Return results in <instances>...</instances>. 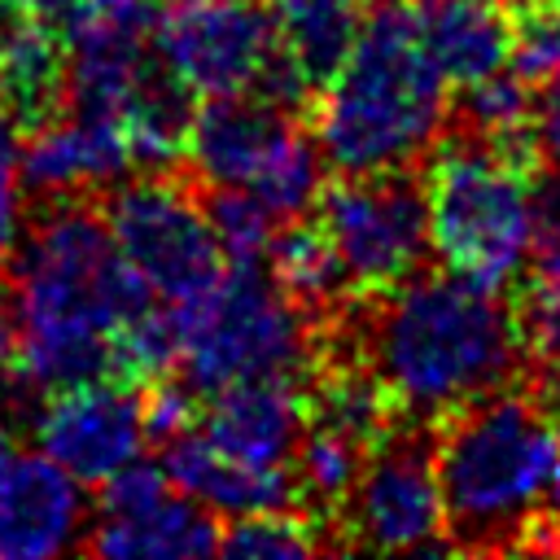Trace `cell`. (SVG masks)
<instances>
[{
  "label": "cell",
  "instance_id": "37",
  "mask_svg": "<svg viewBox=\"0 0 560 560\" xmlns=\"http://www.w3.org/2000/svg\"><path fill=\"white\" fill-rule=\"evenodd\" d=\"M547 411H551V420H556V429H560V385L547 389Z\"/></svg>",
  "mask_w": 560,
  "mask_h": 560
},
{
  "label": "cell",
  "instance_id": "9",
  "mask_svg": "<svg viewBox=\"0 0 560 560\" xmlns=\"http://www.w3.org/2000/svg\"><path fill=\"white\" fill-rule=\"evenodd\" d=\"M337 551H446V508L433 468V424L389 429L363 459L337 521Z\"/></svg>",
  "mask_w": 560,
  "mask_h": 560
},
{
  "label": "cell",
  "instance_id": "8",
  "mask_svg": "<svg viewBox=\"0 0 560 560\" xmlns=\"http://www.w3.org/2000/svg\"><path fill=\"white\" fill-rule=\"evenodd\" d=\"M101 214L122 258L171 306H197L228 271L201 197H192L171 171L114 184Z\"/></svg>",
  "mask_w": 560,
  "mask_h": 560
},
{
  "label": "cell",
  "instance_id": "2",
  "mask_svg": "<svg viewBox=\"0 0 560 560\" xmlns=\"http://www.w3.org/2000/svg\"><path fill=\"white\" fill-rule=\"evenodd\" d=\"M18 319V376L39 394L118 376L114 332L158 302L122 258L105 214L79 197H48L4 258Z\"/></svg>",
  "mask_w": 560,
  "mask_h": 560
},
{
  "label": "cell",
  "instance_id": "35",
  "mask_svg": "<svg viewBox=\"0 0 560 560\" xmlns=\"http://www.w3.org/2000/svg\"><path fill=\"white\" fill-rule=\"evenodd\" d=\"M534 551H556L560 556V516L556 521H542V529L534 538Z\"/></svg>",
  "mask_w": 560,
  "mask_h": 560
},
{
  "label": "cell",
  "instance_id": "30",
  "mask_svg": "<svg viewBox=\"0 0 560 560\" xmlns=\"http://www.w3.org/2000/svg\"><path fill=\"white\" fill-rule=\"evenodd\" d=\"M18 122L0 101V267L22 236V171H18Z\"/></svg>",
  "mask_w": 560,
  "mask_h": 560
},
{
  "label": "cell",
  "instance_id": "7",
  "mask_svg": "<svg viewBox=\"0 0 560 560\" xmlns=\"http://www.w3.org/2000/svg\"><path fill=\"white\" fill-rule=\"evenodd\" d=\"M315 223L341 258L354 298H381L424 271L433 249L429 192L416 171L337 175L315 201Z\"/></svg>",
  "mask_w": 560,
  "mask_h": 560
},
{
  "label": "cell",
  "instance_id": "12",
  "mask_svg": "<svg viewBox=\"0 0 560 560\" xmlns=\"http://www.w3.org/2000/svg\"><path fill=\"white\" fill-rule=\"evenodd\" d=\"M131 144L118 114L66 105L57 118L31 127V140L18 153L22 188L35 197H79L114 188L131 171Z\"/></svg>",
  "mask_w": 560,
  "mask_h": 560
},
{
  "label": "cell",
  "instance_id": "6",
  "mask_svg": "<svg viewBox=\"0 0 560 560\" xmlns=\"http://www.w3.org/2000/svg\"><path fill=\"white\" fill-rule=\"evenodd\" d=\"M184 311V381L210 398L236 381H298L319 363V319L258 262H228L223 280Z\"/></svg>",
  "mask_w": 560,
  "mask_h": 560
},
{
  "label": "cell",
  "instance_id": "36",
  "mask_svg": "<svg viewBox=\"0 0 560 560\" xmlns=\"http://www.w3.org/2000/svg\"><path fill=\"white\" fill-rule=\"evenodd\" d=\"M22 18H26V13H22L13 0H0V44H4V35H9V31H13Z\"/></svg>",
  "mask_w": 560,
  "mask_h": 560
},
{
  "label": "cell",
  "instance_id": "16",
  "mask_svg": "<svg viewBox=\"0 0 560 560\" xmlns=\"http://www.w3.org/2000/svg\"><path fill=\"white\" fill-rule=\"evenodd\" d=\"M206 433L236 459L262 468H289L306 433V389L298 381H236L210 394Z\"/></svg>",
  "mask_w": 560,
  "mask_h": 560
},
{
  "label": "cell",
  "instance_id": "26",
  "mask_svg": "<svg viewBox=\"0 0 560 560\" xmlns=\"http://www.w3.org/2000/svg\"><path fill=\"white\" fill-rule=\"evenodd\" d=\"M201 210L228 262H262L280 232L276 210L241 184H201Z\"/></svg>",
  "mask_w": 560,
  "mask_h": 560
},
{
  "label": "cell",
  "instance_id": "23",
  "mask_svg": "<svg viewBox=\"0 0 560 560\" xmlns=\"http://www.w3.org/2000/svg\"><path fill=\"white\" fill-rule=\"evenodd\" d=\"M525 376L542 389L560 385V241H542L516 284L512 302Z\"/></svg>",
  "mask_w": 560,
  "mask_h": 560
},
{
  "label": "cell",
  "instance_id": "22",
  "mask_svg": "<svg viewBox=\"0 0 560 560\" xmlns=\"http://www.w3.org/2000/svg\"><path fill=\"white\" fill-rule=\"evenodd\" d=\"M271 13L280 48L298 61L315 92L341 70L363 26L359 0H271Z\"/></svg>",
  "mask_w": 560,
  "mask_h": 560
},
{
  "label": "cell",
  "instance_id": "18",
  "mask_svg": "<svg viewBox=\"0 0 560 560\" xmlns=\"http://www.w3.org/2000/svg\"><path fill=\"white\" fill-rule=\"evenodd\" d=\"M411 18L424 52L455 88H468L512 66L508 0H416Z\"/></svg>",
  "mask_w": 560,
  "mask_h": 560
},
{
  "label": "cell",
  "instance_id": "32",
  "mask_svg": "<svg viewBox=\"0 0 560 560\" xmlns=\"http://www.w3.org/2000/svg\"><path fill=\"white\" fill-rule=\"evenodd\" d=\"M26 18H39V22H48V26H66L70 22V13L79 9V0H13Z\"/></svg>",
  "mask_w": 560,
  "mask_h": 560
},
{
  "label": "cell",
  "instance_id": "24",
  "mask_svg": "<svg viewBox=\"0 0 560 560\" xmlns=\"http://www.w3.org/2000/svg\"><path fill=\"white\" fill-rule=\"evenodd\" d=\"M368 451L372 446H363L359 438L306 420V433H302V442L293 451V464H289L293 486H298V508L311 512L324 529H332L346 494L354 490V481L363 472Z\"/></svg>",
  "mask_w": 560,
  "mask_h": 560
},
{
  "label": "cell",
  "instance_id": "15",
  "mask_svg": "<svg viewBox=\"0 0 560 560\" xmlns=\"http://www.w3.org/2000/svg\"><path fill=\"white\" fill-rule=\"evenodd\" d=\"M162 468L175 490L206 503L214 516H249L271 508H298V486L289 468H262L223 451L206 429H188L166 442Z\"/></svg>",
  "mask_w": 560,
  "mask_h": 560
},
{
  "label": "cell",
  "instance_id": "34",
  "mask_svg": "<svg viewBox=\"0 0 560 560\" xmlns=\"http://www.w3.org/2000/svg\"><path fill=\"white\" fill-rule=\"evenodd\" d=\"M13 459H18V438H13V424L0 416V477L13 468Z\"/></svg>",
  "mask_w": 560,
  "mask_h": 560
},
{
  "label": "cell",
  "instance_id": "19",
  "mask_svg": "<svg viewBox=\"0 0 560 560\" xmlns=\"http://www.w3.org/2000/svg\"><path fill=\"white\" fill-rule=\"evenodd\" d=\"M0 101L18 127H39L66 109V35L22 18L0 44Z\"/></svg>",
  "mask_w": 560,
  "mask_h": 560
},
{
  "label": "cell",
  "instance_id": "1",
  "mask_svg": "<svg viewBox=\"0 0 560 560\" xmlns=\"http://www.w3.org/2000/svg\"><path fill=\"white\" fill-rule=\"evenodd\" d=\"M324 350L363 359L407 424H438L525 376L503 289L455 271H416L381 298H354L324 324Z\"/></svg>",
  "mask_w": 560,
  "mask_h": 560
},
{
  "label": "cell",
  "instance_id": "38",
  "mask_svg": "<svg viewBox=\"0 0 560 560\" xmlns=\"http://www.w3.org/2000/svg\"><path fill=\"white\" fill-rule=\"evenodd\" d=\"M551 512L560 516V459H556V477H551Z\"/></svg>",
  "mask_w": 560,
  "mask_h": 560
},
{
  "label": "cell",
  "instance_id": "5",
  "mask_svg": "<svg viewBox=\"0 0 560 560\" xmlns=\"http://www.w3.org/2000/svg\"><path fill=\"white\" fill-rule=\"evenodd\" d=\"M538 171L494 140L451 127L424 158L429 232L446 271L516 284L538 249Z\"/></svg>",
  "mask_w": 560,
  "mask_h": 560
},
{
  "label": "cell",
  "instance_id": "25",
  "mask_svg": "<svg viewBox=\"0 0 560 560\" xmlns=\"http://www.w3.org/2000/svg\"><path fill=\"white\" fill-rule=\"evenodd\" d=\"M324 547H332L328 529L311 512H293V508L232 516V525H223L219 534V556H236V560H302Z\"/></svg>",
  "mask_w": 560,
  "mask_h": 560
},
{
  "label": "cell",
  "instance_id": "39",
  "mask_svg": "<svg viewBox=\"0 0 560 560\" xmlns=\"http://www.w3.org/2000/svg\"><path fill=\"white\" fill-rule=\"evenodd\" d=\"M372 4H376V0H372Z\"/></svg>",
  "mask_w": 560,
  "mask_h": 560
},
{
  "label": "cell",
  "instance_id": "17",
  "mask_svg": "<svg viewBox=\"0 0 560 560\" xmlns=\"http://www.w3.org/2000/svg\"><path fill=\"white\" fill-rule=\"evenodd\" d=\"M219 521L206 503L175 486L131 512H96L83 547L109 560H192L219 551Z\"/></svg>",
  "mask_w": 560,
  "mask_h": 560
},
{
  "label": "cell",
  "instance_id": "33",
  "mask_svg": "<svg viewBox=\"0 0 560 560\" xmlns=\"http://www.w3.org/2000/svg\"><path fill=\"white\" fill-rule=\"evenodd\" d=\"M13 368H18V319L0 302V381H9Z\"/></svg>",
  "mask_w": 560,
  "mask_h": 560
},
{
  "label": "cell",
  "instance_id": "27",
  "mask_svg": "<svg viewBox=\"0 0 560 560\" xmlns=\"http://www.w3.org/2000/svg\"><path fill=\"white\" fill-rule=\"evenodd\" d=\"M324 166H328V162H324L315 136L306 140L302 131H293L289 144L276 153V162L258 175L254 192L276 210L280 223L302 219L306 210H315V201H319V192H324Z\"/></svg>",
  "mask_w": 560,
  "mask_h": 560
},
{
  "label": "cell",
  "instance_id": "11",
  "mask_svg": "<svg viewBox=\"0 0 560 560\" xmlns=\"http://www.w3.org/2000/svg\"><path fill=\"white\" fill-rule=\"evenodd\" d=\"M31 433L48 459L74 472L83 486H101L122 464L140 459L149 433L136 381L101 376L39 398Z\"/></svg>",
  "mask_w": 560,
  "mask_h": 560
},
{
  "label": "cell",
  "instance_id": "10",
  "mask_svg": "<svg viewBox=\"0 0 560 560\" xmlns=\"http://www.w3.org/2000/svg\"><path fill=\"white\" fill-rule=\"evenodd\" d=\"M153 52L197 96L249 92L276 52V13L267 0H171Z\"/></svg>",
  "mask_w": 560,
  "mask_h": 560
},
{
  "label": "cell",
  "instance_id": "31",
  "mask_svg": "<svg viewBox=\"0 0 560 560\" xmlns=\"http://www.w3.org/2000/svg\"><path fill=\"white\" fill-rule=\"evenodd\" d=\"M534 131H538V153L542 166L560 175V70L538 83V109H534Z\"/></svg>",
  "mask_w": 560,
  "mask_h": 560
},
{
  "label": "cell",
  "instance_id": "20",
  "mask_svg": "<svg viewBox=\"0 0 560 560\" xmlns=\"http://www.w3.org/2000/svg\"><path fill=\"white\" fill-rule=\"evenodd\" d=\"M192 118H197L192 88L179 83L158 57L149 61V70L136 79V88L118 105V122L131 144V162L144 175H162L184 162Z\"/></svg>",
  "mask_w": 560,
  "mask_h": 560
},
{
  "label": "cell",
  "instance_id": "28",
  "mask_svg": "<svg viewBox=\"0 0 560 560\" xmlns=\"http://www.w3.org/2000/svg\"><path fill=\"white\" fill-rule=\"evenodd\" d=\"M512 9V66L542 83L560 70V0H508Z\"/></svg>",
  "mask_w": 560,
  "mask_h": 560
},
{
  "label": "cell",
  "instance_id": "21",
  "mask_svg": "<svg viewBox=\"0 0 560 560\" xmlns=\"http://www.w3.org/2000/svg\"><path fill=\"white\" fill-rule=\"evenodd\" d=\"M267 271L276 276V284L298 306H306L319 319V328L341 306L354 302V289H350V280L341 271V258L328 245L319 223H302V219L280 223V232H276V241L267 249Z\"/></svg>",
  "mask_w": 560,
  "mask_h": 560
},
{
  "label": "cell",
  "instance_id": "14",
  "mask_svg": "<svg viewBox=\"0 0 560 560\" xmlns=\"http://www.w3.org/2000/svg\"><path fill=\"white\" fill-rule=\"evenodd\" d=\"M293 114L262 101L258 92L206 96L188 131V171L197 184H241L254 188L258 175L293 136Z\"/></svg>",
  "mask_w": 560,
  "mask_h": 560
},
{
  "label": "cell",
  "instance_id": "13",
  "mask_svg": "<svg viewBox=\"0 0 560 560\" xmlns=\"http://www.w3.org/2000/svg\"><path fill=\"white\" fill-rule=\"evenodd\" d=\"M83 481L57 459L18 455L0 477V560H44L83 547Z\"/></svg>",
  "mask_w": 560,
  "mask_h": 560
},
{
  "label": "cell",
  "instance_id": "4",
  "mask_svg": "<svg viewBox=\"0 0 560 560\" xmlns=\"http://www.w3.org/2000/svg\"><path fill=\"white\" fill-rule=\"evenodd\" d=\"M446 88L411 4L376 0L350 57L311 101V136L337 175L416 171L451 122Z\"/></svg>",
  "mask_w": 560,
  "mask_h": 560
},
{
  "label": "cell",
  "instance_id": "3",
  "mask_svg": "<svg viewBox=\"0 0 560 560\" xmlns=\"http://www.w3.org/2000/svg\"><path fill=\"white\" fill-rule=\"evenodd\" d=\"M560 429L534 389H494L433 424V468L455 551H534L551 508Z\"/></svg>",
  "mask_w": 560,
  "mask_h": 560
},
{
  "label": "cell",
  "instance_id": "29",
  "mask_svg": "<svg viewBox=\"0 0 560 560\" xmlns=\"http://www.w3.org/2000/svg\"><path fill=\"white\" fill-rule=\"evenodd\" d=\"M140 411H144V433L153 442H171L188 429H197L201 420V394L188 381H149V389H140Z\"/></svg>",
  "mask_w": 560,
  "mask_h": 560
}]
</instances>
